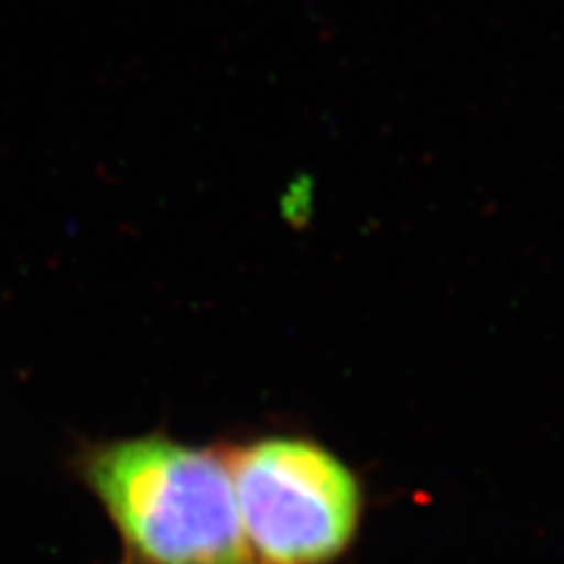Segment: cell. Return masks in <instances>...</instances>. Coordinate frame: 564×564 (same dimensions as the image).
<instances>
[{"instance_id": "obj_1", "label": "cell", "mask_w": 564, "mask_h": 564, "mask_svg": "<svg viewBox=\"0 0 564 564\" xmlns=\"http://www.w3.org/2000/svg\"><path fill=\"white\" fill-rule=\"evenodd\" d=\"M76 468L132 564H252L226 452L151 433L85 447Z\"/></svg>"}, {"instance_id": "obj_2", "label": "cell", "mask_w": 564, "mask_h": 564, "mask_svg": "<svg viewBox=\"0 0 564 564\" xmlns=\"http://www.w3.org/2000/svg\"><path fill=\"white\" fill-rule=\"evenodd\" d=\"M226 458L252 564H332L356 541L360 480L321 443L269 435Z\"/></svg>"}]
</instances>
